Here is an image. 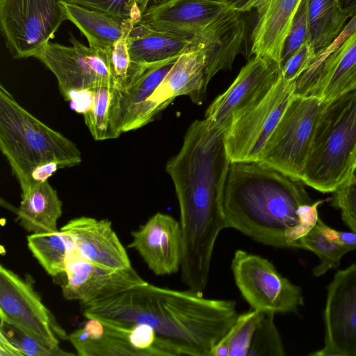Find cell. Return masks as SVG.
Returning a JSON list of instances; mask_svg holds the SVG:
<instances>
[{"instance_id":"20","label":"cell","mask_w":356,"mask_h":356,"mask_svg":"<svg viewBox=\"0 0 356 356\" xmlns=\"http://www.w3.org/2000/svg\"><path fill=\"white\" fill-rule=\"evenodd\" d=\"M134 248L156 275L177 273L182 258V234L179 222L158 212L131 232Z\"/></svg>"},{"instance_id":"19","label":"cell","mask_w":356,"mask_h":356,"mask_svg":"<svg viewBox=\"0 0 356 356\" xmlns=\"http://www.w3.org/2000/svg\"><path fill=\"white\" fill-rule=\"evenodd\" d=\"M190 42V47L204 52L207 88L218 72L231 70L236 57L245 50L246 24L243 12L232 7L195 35Z\"/></svg>"},{"instance_id":"17","label":"cell","mask_w":356,"mask_h":356,"mask_svg":"<svg viewBox=\"0 0 356 356\" xmlns=\"http://www.w3.org/2000/svg\"><path fill=\"white\" fill-rule=\"evenodd\" d=\"M205 55L202 49L189 47L176 60L161 83L147 99L138 129L149 123L176 97L188 95L197 104L204 101Z\"/></svg>"},{"instance_id":"5","label":"cell","mask_w":356,"mask_h":356,"mask_svg":"<svg viewBox=\"0 0 356 356\" xmlns=\"http://www.w3.org/2000/svg\"><path fill=\"white\" fill-rule=\"evenodd\" d=\"M355 171L356 89L323 102L300 181L333 193Z\"/></svg>"},{"instance_id":"46","label":"cell","mask_w":356,"mask_h":356,"mask_svg":"<svg viewBox=\"0 0 356 356\" xmlns=\"http://www.w3.org/2000/svg\"><path fill=\"white\" fill-rule=\"evenodd\" d=\"M212 1L225 2V3H229V4H232L236 0H212Z\"/></svg>"},{"instance_id":"42","label":"cell","mask_w":356,"mask_h":356,"mask_svg":"<svg viewBox=\"0 0 356 356\" xmlns=\"http://www.w3.org/2000/svg\"><path fill=\"white\" fill-rule=\"evenodd\" d=\"M0 355L23 356L15 346L1 333H0Z\"/></svg>"},{"instance_id":"24","label":"cell","mask_w":356,"mask_h":356,"mask_svg":"<svg viewBox=\"0 0 356 356\" xmlns=\"http://www.w3.org/2000/svg\"><path fill=\"white\" fill-rule=\"evenodd\" d=\"M67 19L86 36L89 46L108 49L127 38L136 22L63 1Z\"/></svg>"},{"instance_id":"40","label":"cell","mask_w":356,"mask_h":356,"mask_svg":"<svg viewBox=\"0 0 356 356\" xmlns=\"http://www.w3.org/2000/svg\"><path fill=\"white\" fill-rule=\"evenodd\" d=\"M356 29V14L350 19L337 39L323 51L316 55L313 64L318 63L336 49Z\"/></svg>"},{"instance_id":"27","label":"cell","mask_w":356,"mask_h":356,"mask_svg":"<svg viewBox=\"0 0 356 356\" xmlns=\"http://www.w3.org/2000/svg\"><path fill=\"white\" fill-rule=\"evenodd\" d=\"M307 13L310 41L317 55L337 39L348 19L339 0H307Z\"/></svg>"},{"instance_id":"25","label":"cell","mask_w":356,"mask_h":356,"mask_svg":"<svg viewBox=\"0 0 356 356\" xmlns=\"http://www.w3.org/2000/svg\"><path fill=\"white\" fill-rule=\"evenodd\" d=\"M127 43L131 62L143 65L177 58L191 45L185 38L140 24L134 26L127 38Z\"/></svg>"},{"instance_id":"37","label":"cell","mask_w":356,"mask_h":356,"mask_svg":"<svg viewBox=\"0 0 356 356\" xmlns=\"http://www.w3.org/2000/svg\"><path fill=\"white\" fill-rule=\"evenodd\" d=\"M108 50L111 71L116 81V88L122 90L125 86L132 64L127 38L118 40Z\"/></svg>"},{"instance_id":"26","label":"cell","mask_w":356,"mask_h":356,"mask_svg":"<svg viewBox=\"0 0 356 356\" xmlns=\"http://www.w3.org/2000/svg\"><path fill=\"white\" fill-rule=\"evenodd\" d=\"M92 90V106L83 114L86 127L95 140L118 138L122 134L119 89L111 86H102Z\"/></svg>"},{"instance_id":"28","label":"cell","mask_w":356,"mask_h":356,"mask_svg":"<svg viewBox=\"0 0 356 356\" xmlns=\"http://www.w3.org/2000/svg\"><path fill=\"white\" fill-rule=\"evenodd\" d=\"M27 246L46 273L53 277L65 273L66 257L73 248L70 238L61 230L31 233Z\"/></svg>"},{"instance_id":"45","label":"cell","mask_w":356,"mask_h":356,"mask_svg":"<svg viewBox=\"0 0 356 356\" xmlns=\"http://www.w3.org/2000/svg\"><path fill=\"white\" fill-rule=\"evenodd\" d=\"M138 4L143 13L145 10L150 6L155 4L163 0H136Z\"/></svg>"},{"instance_id":"32","label":"cell","mask_w":356,"mask_h":356,"mask_svg":"<svg viewBox=\"0 0 356 356\" xmlns=\"http://www.w3.org/2000/svg\"><path fill=\"white\" fill-rule=\"evenodd\" d=\"M0 333L6 336L22 353L23 356H68L74 355L60 347L48 346L26 335L15 326L5 322L0 323Z\"/></svg>"},{"instance_id":"14","label":"cell","mask_w":356,"mask_h":356,"mask_svg":"<svg viewBox=\"0 0 356 356\" xmlns=\"http://www.w3.org/2000/svg\"><path fill=\"white\" fill-rule=\"evenodd\" d=\"M282 76L276 62L254 56L230 86L209 106L204 118L226 131L239 115L262 99Z\"/></svg>"},{"instance_id":"13","label":"cell","mask_w":356,"mask_h":356,"mask_svg":"<svg viewBox=\"0 0 356 356\" xmlns=\"http://www.w3.org/2000/svg\"><path fill=\"white\" fill-rule=\"evenodd\" d=\"M323 347L311 356H356V264L338 270L327 286Z\"/></svg>"},{"instance_id":"41","label":"cell","mask_w":356,"mask_h":356,"mask_svg":"<svg viewBox=\"0 0 356 356\" xmlns=\"http://www.w3.org/2000/svg\"><path fill=\"white\" fill-rule=\"evenodd\" d=\"M58 169H60V166L55 161L49 162L38 166L31 172V177L33 184L48 181V179Z\"/></svg>"},{"instance_id":"31","label":"cell","mask_w":356,"mask_h":356,"mask_svg":"<svg viewBox=\"0 0 356 356\" xmlns=\"http://www.w3.org/2000/svg\"><path fill=\"white\" fill-rule=\"evenodd\" d=\"M273 313L261 312L248 356H284L281 336L274 323Z\"/></svg>"},{"instance_id":"18","label":"cell","mask_w":356,"mask_h":356,"mask_svg":"<svg viewBox=\"0 0 356 356\" xmlns=\"http://www.w3.org/2000/svg\"><path fill=\"white\" fill-rule=\"evenodd\" d=\"M232 7L212 0H163L149 6L136 24L190 41Z\"/></svg>"},{"instance_id":"38","label":"cell","mask_w":356,"mask_h":356,"mask_svg":"<svg viewBox=\"0 0 356 356\" xmlns=\"http://www.w3.org/2000/svg\"><path fill=\"white\" fill-rule=\"evenodd\" d=\"M316 226L330 242L338 244L349 251L356 250V233L338 231L325 225L319 218Z\"/></svg>"},{"instance_id":"9","label":"cell","mask_w":356,"mask_h":356,"mask_svg":"<svg viewBox=\"0 0 356 356\" xmlns=\"http://www.w3.org/2000/svg\"><path fill=\"white\" fill-rule=\"evenodd\" d=\"M231 269L237 288L252 309L294 313L304 304L301 288L283 277L264 257L238 250Z\"/></svg>"},{"instance_id":"43","label":"cell","mask_w":356,"mask_h":356,"mask_svg":"<svg viewBox=\"0 0 356 356\" xmlns=\"http://www.w3.org/2000/svg\"><path fill=\"white\" fill-rule=\"evenodd\" d=\"M266 0H236L232 5L237 10L241 12L250 11L252 9H259Z\"/></svg>"},{"instance_id":"16","label":"cell","mask_w":356,"mask_h":356,"mask_svg":"<svg viewBox=\"0 0 356 356\" xmlns=\"http://www.w3.org/2000/svg\"><path fill=\"white\" fill-rule=\"evenodd\" d=\"M356 89V29L321 62L296 80L295 95L326 102Z\"/></svg>"},{"instance_id":"1","label":"cell","mask_w":356,"mask_h":356,"mask_svg":"<svg viewBox=\"0 0 356 356\" xmlns=\"http://www.w3.org/2000/svg\"><path fill=\"white\" fill-rule=\"evenodd\" d=\"M225 133L206 118L195 120L181 149L165 166L180 211L181 279L188 289L202 293L208 283L216 239L227 228L223 193L231 161Z\"/></svg>"},{"instance_id":"23","label":"cell","mask_w":356,"mask_h":356,"mask_svg":"<svg viewBox=\"0 0 356 356\" xmlns=\"http://www.w3.org/2000/svg\"><path fill=\"white\" fill-rule=\"evenodd\" d=\"M21 198L16 214L22 228L30 233L58 230L57 223L62 216L63 204L48 181L33 184L21 193Z\"/></svg>"},{"instance_id":"3","label":"cell","mask_w":356,"mask_h":356,"mask_svg":"<svg viewBox=\"0 0 356 356\" xmlns=\"http://www.w3.org/2000/svg\"><path fill=\"white\" fill-rule=\"evenodd\" d=\"M302 182L261 161L231 162L223 193L227 228L258 243L296 248L318 220Z\"/></svg>"},{"instance_id":"4","label":"cell","mask_w":356,"mask_h":356,"mask_svg":"<svg viewBox=\"0 0 356 356\" xmlns=\"http://www.w3.org/2000/svg\"><path fill=\"white\" fill-rule=\"evenodd\" d=\"M0 149L6 158L21 192L33 184L32 171L55 161L60 168L81 162L76 144L41 122L0 86Z\"/></svg>"},{"instance_id":"33","label":"cell","mask_w":356,"mask_h":356,"mask_svg":"<svg viewBox=\"0 0 356 356\" xmlns=\"http://www.w3.org/2000/svg\"><path fill=\"white\" fill-rule=\"evenodd\" d=\"M64 1L117 17L133 20L136 23L140 21L143 15L136 0H64Z\"/></svg>"},{"instance_id":"11","label":"cell","mask_w":356,"mask_h":356,"mask_svg":"<svg viewBox=\"0 0 356 356\" xmlns=\"http://www.w3.org/2000/svg\"><path fill=\"white\" fill-rule=\"evenodd\" d=\"M70 47L49 42L34 56L56 76L60 93L102 86L116 88L108 50L86 47L70 34Z\"/></svg>"},{"instance_id":"21","label":"cell","mask_w":356,"mask_h":356,"mask_svg":"<svg viewBox=\"0 0 356 356\" xmlns=\"http://www.w3.org/2000/svg\"><path fill=\"white\" fill-rule=\"evenodd\" d=\"M60 230L68 235L74 250L86 260L113 269L131 266L111 221L81 216L69 220Z\"/></svg>"},{"instance_id":"15","label":"cell","mask_w":356,"mask_h":356,"mask_svg":"<svg viewBox=\"0 0 356 356\" xmlns=\"http://www.w3.org/2000/svg\"><path fill=\"white\" fill-rule=\"evenodd\" d=\"M65 273L63 297L78 300L81 305L103 300L147 282L132 266L113 269L99 266L81 257L73 248L67 254Z\"/></svg>"},{"instance_id":"2","label":"cell","mask_w":356,"mask_h":356,"mask_svg":"<svg viewBox=\"0 0 356 356\" xmlns=\"http://www.w3.org/2000/svg\"><path fill=\"white\" fill-rule=\"evenodd\" d=\"M83 315L116 326H151L175 356H212L238 314L233 300L204 298L146 282L103 300L82 306Z\"/></svg>"},{"instance_id":"22","label":"cell","mask_w":356,"mask_h":356,"mask_svg":"<svg viewBox=\"0 0 356 356\" xmlns=\"http://www.w3.org/2000/svg\"><path fill=\"white\" fill-rule=\"evenodd\" d=\"M302 0H266L256 10L251 35V54L272 60L281 66L286 38Z\"/></svg>"},{"instance_id":"10","label":"cell","mask_w":356,"mask_h":356,"mask_svg":"<svg viewBox=\"0 0 356 356\" xmlns=\"http://www.w3.org/2000/svg\"><path fill=\"white\" fill-rule=\"evenodd\" d=\"M296 82L282 76L266 95L230 124L225 147L231 162L259 161L267 143L295 95Z\"/></svg>"},{"instance_id":"30","label":"cell","mask_w":356,"mask_h":356,"mask_svg":"<svg viewBox=\"0 0 356 356\" xmlns=\"http://www.w3.org/2000/svg\"><path fill=\"white\" fill-rule=\"evenodd\" d=\"M296 248L310 250L318 257L319 264L312 270L316 277L339 267L342 257L348 252L345 248L329 241L316 225L297 241Z\"/></svg>"},{"instance_id":"34","label":"cell","mask_w":356,"mask_h":356,"mask_svg":"<svg viewBox=\"0 0 356 356\" xmlns=\"http://www.w3.org/2000/svg\"><path fill=\"white\" fill-rule=\"evenodd\" d=\"M310 40L307 0H302L286 38L281 57L282 65L305 43Z\"/></svg>"},{"instance_id":"35","label":"cell","mask_w":356,"mask_h":356,"mask_svg":"<svg viewBox=\"0 0 356 356\" xmlns=\"http://www.w3.org/2000/svg\"><path fill=\"white\" fill-rule=\"evenodd\" d=\"M331 205L338 209L344 224L356 233V176L332 193Z\"/></svg>"},{"instance_id":"39","label":"cell","mask_w":356,"mask_h":356,"mask_svg":"<svg viewBox=\"0 0 356 356\" xmlns=\"http://www.w3.org/2000/svg\"><path fill=\"white\" fill-rule=\"evenodd\" d=\"M64 99L70 102L72 109L83 115L92 106L93 90L92 88L73 90L70 92Z\"/></svg>"},{"instance_id":"6","label":"cell","mask_w":356,"mask_h":356,"mask_svg":"<svg viewBox=\"0 0 356 356\" xmlns=\"http://www.w3.org/2000/svg\"><path fill=\"white\" fill-rule=\"evenodd\" d=\"M323 103L294 95L259 161L300 181Z\"/></svg>"},{"instance_id":"29","label":"cell","mask_w":356,"mask_h":356,"mask_svg":"<svg viewBox=\"0 0 356 356\" xmlns=\"http://www.w3.org/2000/svg\"><path fill=\"white\" fill-rule=\"evenodd\" d=\"M261 312L251 309L238 314L228 333L215 346L212 356H248Z\"/></svg>"},{"instance_id":"36","label":"cell","mask_w":356,"mask_h":356,"mask_svg":"<svg viewBox=\"0 0 356 356\" xmlns=\"http://www.w3.org/2000/svg\"><path fill=\"white\" fill-rule=\"evenodd\" d=\"M316 51L309 40L296 51L281 67L282 77L294 82L314 62Z\"/></svg>"},{"instance_id":"44","label":"cell","mask_w":356,"mask_h":356,"mask_svg":"<svg viewBox=\"0 0 356 356\" xmlns=\"http://www.w3.org/2000/svg\"><path fill=\"white\" fill-rule=\"evenodd\" d=\"M341 10L348 20L356 14V0H339Z\"/></svg>"},{"instance_id":"12","label":"cell","mask_w":356,"mask_h":356,"mask_svg":"<svg viewBox=\"0 0 356 356\" xmlns=\"http://www.w3.org/2000/svg\"><path fill=\"white\" fill-rule=\"evenodd\" d=\"M80 356H161L160 338L146 324L121 327L89 318L68 334Z\"/></svg>"},{"instance_id":"8","label":"cell","mask_w":356,"mask_h":356,"mask_svg":"<svg viewBox=\"0 0 356 356\" xmlns=\"http://www.w3.org/2000/svg\"><path fill=\"white\" fill-rule=\"evenodd\" d=\"M1 322L10 324L48 346L59 347L68 334L43 303L29 273L24 277L0 266Z\"/></svg>"},{"instance_id":"7","label":"cell","mask_w":356,"mask_h":356,"mask_svg":"<svg viewBox=\"0 0 356 356\" xmlns=\"http://www.w3.org/2000/svg\"><path fill=\"white\" fill-rule=\"evenodd\" d=\"M64 0H0V28L15 58L33 57L67 19Z\"/></svg>"}]
</instances>
